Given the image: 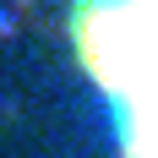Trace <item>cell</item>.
Segmentation results:
<instances>
[{
	"label": "cell",
	"instance_id": "1",
	"mask_svg": "<svg viewBox=\"0 0 158 158\" xmlns=\"http://www.w3.org/2000/svg\"><path fill=\"white\" fill-rule=\"evenodd\" d=\"M93 65L131 158H158V0H82Z\"/></svg>",
	"mask_w": 158,
	"mask_h": 158
}]
</instances>
